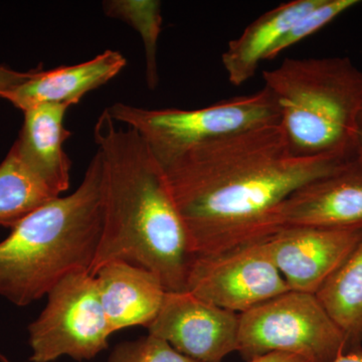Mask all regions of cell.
<instances>
[{
    "instance_id": "6da1fadb",
    "label": "cell",
    "mask_w": 362,
    "mask_h": 362,
    "mask_svg": "<svg viewBox=\"0 0 362 362\" xmlns=\"http://www.w3.org/2000/svg\"><path fill=\"white\" fill-rule=\"evenodd\" d=\"M352 159L293 156L281 126L269 125L202 143L162 168L195 257L269 237L286 199Z\"/></svg>"
},
{
    "instance_id": "7a4b0ae2",
    "label": "cell",
    "mask_w": 362,
    "mask_h": 362,
    "mask_svg": "<svg viewBox=\"0 0 362 362\" xmlns=\"http://www.w3.org/2000/svg\"><path fill=\"white\" fill-rule=\"evenodd\" d=\"M102 164V228L90 275L110 262L151 272L168 292L185 291L194 259L161 164L135 130L106 109L94 128Z\"/></svg>"
},
{
    "instance_id": "3957f363",
    "label": "cell",
    "mask_w": 362,
    "mask_h": 362,
    "mask_svg": "<svg viewBox=\"0 0 362 362\" xmlns=\"http://www.w3.org/2000/svg\"><path fill=\"white\" fill-rule=\"evenodd\" d=\"M102 228V164L93 157L80 187L37 207L0 243V296L25 307L59 281L90 273Z\"/></svg>"
},
{
    "instance_id": "277c9868",
    "label": "cell",
    "mask_w": 362,
    "mask_h": 362,
    "mask_svg": "<svg viewBox=\"0 0 362 362\" xmlns=\"http://www.w3.org/2000/svg\"><path fill=\"white\" fill-rule=\"evenodd\" d=\"M293 156L354 158L362 71L347 57L285 59L263 71Z\"/></svg>"
},
{
    "instance_id": "5b68a950",
    "label": "cell",
    "mask_w": 362,
    "mask_h": 362,
    "mask_svg": "<svg viewBox=\"0 0 362 362\" xmlns=\"http://www.w3.org/2000/svg\"><path fill=\"white\" fill-rule=\"evenodd\" d=\"M117 123L144 140L161 166L202 143L269 125H280V110L268 88L194 110L143 109L115 103L106 108Z\"/></svg>"
},
{
    "instance_id": "8992f818",
    "label": "cell",
    "mask_w": 362,
    "mask_h": 362,
    "mask_svg": "<svg viewBox=\"0 0 362 362\" xmlns=\"http://www.w3.org/2000/svg\"><path fill=\"white\" fill-rule=\"evenodd\" d=\"M237 351L247 361L282 352L333 362L350 349L315 294L290 290L240 314Z\"/></svg>"
},
{
    "instance_id": "52a82bcc",
    "label": "cell",
    "mask_w": 362,
    "mask_h": 362,
    "mask_svg": "<svg viewBox=\"0 0 362 362\" xmlns=\"http://www.w3.org/2000/svg\"><path fill=\"white\" fill-rule=\"evenodd\" d=\"M47 297L44 310L28 326L30 362H54L62 356L90 361L108 347L113 332L94 276L71 274Z\"/></svg>"
},
{
    "instance_id": "ba28073f",
    "label": "cell",
    "mask_w": 362,
    "mask_h": 362,
    "mask_svg": "<svg viewBox=\"0 0 362 362\" xmlns=\"http://www.w3.org/2000/svg\"><path fill=\"white\" fill-rule=\"evenodd\" d=\"M185 291L242 314L290 291V288L262 240L218 254L194 257Z\"/></svg>"
},
{
    "instance_id": "9c48e42d",
    "label": "cell",
    "mask_w": 362,
    "mask_h": 362,
    "mask_svg": "<svg viewBox=\"0 0 362 362\" xmlns=\"http://www.w3.org/2000/svg\"><path fill=\"white\" fill-rule=\"evenodd\" d=\"M240 314L187 291L166 292L147 329L195 362H221L237 351Z\"/></svg>"
},
{
    "instance_id": "30bf717a",
    "label": "cell",
    "mask_w": 362,
    "mask_h": 362,
    "mask_svg": "<svg viewBox=\"0 0 362 362\" xmlns=\"http://www.w3.org/2000/svg\"><path fill=\"white\" fill-rule=\"evenodd\" d=\"M361 238L362 230L284 226L264 243L290 290L316 295Z\"/></svg>"
},
{
    "instance_id": "8fae6325",
    "label": "cell",
    "mask_w": 362,
    "mask_h": 362,
    "mask_svg": "<svg viewBox=\"0 0 362 362\" xmlns=\"http://www.w3.org/2000/svg\"><path fill=\"white\" fill-rule=\"evenodd\" d=\"M276 223L278 228L362 230V164L354 158L293 192L278 207Z\"/></svg>"
},
{
    "instance_id": "7c38bea8",
    "label": "cell",
    "mask_w": 362,
    "mask_h": 362,
    "mask_svg": "<svg viewBox=\"0 0 362 362\" xmlns=\"http://www.w3.org/2000/svg\"><path fill=\"white\" fill-rule=\"evenodd\" d=\"M127 61L120 52L105 51L78 65L52 70L37 69L25 83L0 94L14 107L26 111L44 104H78L86 94L115 78Z\"/></svg>"
},
{
    "instance_id": "4fadbf2b",
    "label": "cell",
    "mask_w": 362,
    "mask_h": 362,
    "mask_svg": "<svg viewBox=\"0 0 362 362\" xmlns=\"http://www.w3.org/2000/svg\"><path fill=\"white\" fill-rule=\"evenodd\" d=\"M112 332L148 327L160 310L166 290L151 272L126 262H110L94 273Z\"/></svg>"
},
{
    "instance_id": "5bb4252c",
    "label": "cell",
    "mask_w": 362,
    "mask_h": 362,
    "mask_svg": "<svg viewBox=\"0 0 362 362\" xmlns=\"http://www.w3.org/2000/svg\"><path fill=\"white\" fill-rule=\"evenodd\" d=\"M65 104H44L23 112L20 138L14 143L23 161L61 195L70 187L71 162L64 149L71 133L65 127Z\"/></svg>"
},
{
    "instance_id": "9a60e30c",
    "label": "cell",
    "mask_w": 362,
    "mask_h": 362,
    "mask_svg": "<svg viewBox=\"0 0 362 362\" xmlns=\"http://www.w3.org/2000/svg\"><path fill=\"white\" fill-rule=\"evenodd\" d=\"M319 2L293 0L282 4L259 16L238 39L232 40L221 56L230 84L240 87L251 80L272 49Z\"/></svg>"
},
{
    "instance_id": "2e32d148",
    "label": "cell",
    "mask_w": 362,
    "mask_h": 362,
    "mask_svg": "<svg viewBox=\"0 0 362 362\" xmlns=\"http://www.w3.org/2000/svg\"><path fill=\"white\" fill-rule=\"evenodd\" d=\"M316 296L344 333L350 352L362 349V238Z\"/></svg>"
},
{
    "instance_id": "e0dca14e",
    "label": "cell",
    "mask_w": 362,
    "mask_h": 362,
    "mask_svg": "<svg viewBox=\"0 0 362 362\" xmlns=\"http://www.w3.org/2000/svg\"><path fill=\"white\" fill-rule=\"evenodd\" d=\"M59 197L23 161L13 144L0 164V226L11 228L37 207Z\"/></svg>"
},
{
    "instance_id": "ac0fdd59",
    "label": "cell",
    "mask_w": 362,
    "mask_h": 362,
    "mask_svg": "<svg viewBox=\"0 0 362 362\" xmlns=\"http://www.w3.org/2000/svg\"><path fill=\"white\" fill-rule=\"evenodd\" d=\"M104 13L129 23L141 35L146 59V81L151 90L158 85L156 52L162 30L161 2L156 0H112L103 2Z\"/></svg>"
},
{
    "instance_id": "d6986e66",
    "label": "cell",
    "mask_w": 362,
    "mask_h": 362,
    "mask_svg": "<svg viewBox=\"0 0 362 362\" xmlns=\"http://www.w3.org/2000/svg\"><path fill=\"white\" fill-rule=\"evenodd\" d=\"M359 4L361 1L358 0H320V2L308 13L305 14L301 20L298 21L291 30L272 49L267 56L266 61L277 58L281 52L322 30L326 25L337 20L338 16L358 6Z\"/></svg>"
},
{
    "instance_id": "ffe728a7",
    "label": "cell",
    "mask_w": 362,
    "mask_h": 362,
    "mask_svg": "<svg viewBox=\"0 0 362 362\" xmlns=\"http://www.w3.org/2000/svg\"><path fill=\"white\" fill-rule=\"evenodd\" d=\"M108 362H195L173 349L160 338L147 335L133 341L119 343Z\"/></svg>"
},
{
    "instance_id": "44dd1931",
    "label": "cell",
    "mask_w": 362,
    "mask_h": 362,
    "mask_svg": "<svg viewBox=\"0 0 362 362\" xmlns=\"http://www.w3.org/2000/svg\"><path fill=\"white\" fill-rule=\"evenodd\" d=\"M35 71L37 70L23 73V71H14L6 66H0V94H4L23 84L35 75Z\"/></svg>"
},
{
    "instance_id": "7402d4cb",
    "label": "cell",
    "mask_w": 362,
    "mask_h": 362,
    "mask_svg": "<svg viewBox=\"0 0 362 362\" xmlns=\"http://www.w3.org/2000/svg\"><path fill=\"white\" fill-rule=\"evenodd\" d=\"M247 362H310L304 357L295 356V354H282V352H276V354H267V356L258 357Z\"/></svg>"
},
{
    "instance_id": "603a6c76",
    "label": "cell",
    "mask_w": 362,
    "mask_h": 362,
    "mask_svg": "<svg viewBox=\"0 0 362 362\" xmlns=\"http://www.w3.org/2000/svg\"><path fill=\"white\" fill-rule=\"evenodd\" d=\"M333 362H362V349L341 354Z\"/></svg>"
},
{
    "instance_id": "cb8c5ba5",
    "label": "cell",
    "mask_w": 362,
    "mask_h": 362,
    "mask_svg": "<svg viewBox=\"0 0 362 362\" xmlns=\"http://www.w3.org/2000/svg\"><path fill=\"white\" fill-rule=\"evenodd\" d=\"M354 159L362 164V126H359L358 132H357Z\"/></svg>"
},
{
    "instance_id": "d4e9b609",
    "label": "cell",
    "mask_w": 362,
    "mask_h": 362,
    "mask_svg": "<svg viewBox=\"0 0 362 362\" xmlns=\"http://www.w3.org/2000/svg\"><path fill=\"white\" fill-rule=\"evenodd\" d=\"M359 126H362V110L361 113V117H359Z\"/></svg>"
},
{
    "instance_id": "484cf974",
    "label": "cell",
    "mask_w": 362,
    "mask_h": 362,
    "mask_svg": "<svg viewBox=\"0 0 362 362\" xmlns=\"http://www.w3.org/2000/svg\"><path fill=\"white\" fill-rule=\"evenodd\" d=\"M0 358H1V361L4 362H9V361H7L6 358H4V357L0 356Z\"/></svg>"
}]
</instances>
